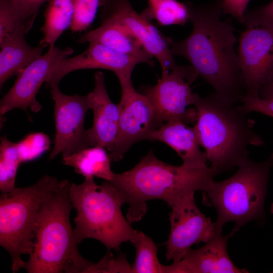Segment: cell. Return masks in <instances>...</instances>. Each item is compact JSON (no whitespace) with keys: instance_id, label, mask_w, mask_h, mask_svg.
Segmentation results:
<instances>
[{"instance_id":"9","label":"cell","mask_w":273,"mask_h":273,"mask_svg":"<svg viewBox=\"0 0 273 273\" xmlns=\"http://www.w3.org/2000/svg\"><path fill=\"white\" fill-rule=\"evenodd\" d=\"M194 194H188L171 207L170 232L165 245L166 259L173 262L179 261L192 245L205 243L222 233V227L198 208Z\"/></svg>"},{"instance_id":"21","label":"cell","mask_w":273,"mask_h":273,"mask_svg":"<svg viewBox=\"0 0 273 273\" xmlns=\"http://www.w3.org/2000/svg\"><path fill=\"white\" fill-rule=\"evenodd\" d=\"M105 149L98 145L89 146L62 157V163L73 167L75 172L85 178L95 177L110 181L115 173L111 170L112 160Z\"/></svg>"},{"instance_id":"14","label":"cell","mask_w":273,"mask_h":273,"mask_svg":"<svg viewBox=\"0 0 273 273\" xmlns=\"http://www.w3.org/2000/svg\"><path fill=\"white\" fill-rule=\"evenodd\" d=\"M73 52L70 47L49 48L46 54L19 72L13 85L1 101V116L15 108L26 112L28 109L35 113L39 111L42 106L36 95L40 87L47 82L56 65Z\"/></svg>"},{"instance_id":"34","label":"cell","mask_w":273,"mask_h":273,"mask_svg":"<svg viewBox=\"0 0 273 273\" xmlns=\"http://www.w3.org/2000/svg\"><path fill=\"white\" fill-rule=\"evenodd\" d=\"M259 95L262 99H273V76L261 87Z\"/></svg>"},{"instance_id":"17","label":"cell","mask_w":273,"mask_h":273,"mask_svg":"<svg viewBox=\"0 0 273 273\" xmlns=\"http://www.w3.org/2000/svg\"><path fill=\"white\" fill-rule=\"evenodd\" d=\"M87 95L94 116L93 125L87 130L90 146H101L110 152L118 133L120 108L109 97L102 72L95 74L94 89Z\"/></svg>"},{"instance_id":"18","label":"cell","mask_w":273,"mask_h":273,"mask_svg":"<svg viewBox=\"0 0 273 273\" xmlns=\"http://www.w3.org/2000/svg\"><path fill=\"white\" fill-rule=\"evenodd\" d=\"M159 141L174 149L183 164L194 167L207 166L205 152L200 149V143L194 126L190 127L181 121L163 123L151 133L149 141Z\"/></svg>"},{"instance_id":"3","label":"cell","mask_w":273,"mask_h":273,"mask_svg":"<svg viewBox=\"0 0 273 273\" xmlns=\"http://www.w3.org/2000/svg\"><path fill=\"white\" fill-rule=\"evenodd\" d=\"M194 127L211 166L220 173L248 158L250 145L264 144L254 131L255 122L230 99L214 92L200 96L194 105Z\"/></svg>"},{"instance_id":"11","label":"cell","mask_w":273,"mask_h":273,"mask_svg":"<svg viewBox=\"0 0 273 273\" xmlns=\"http://www.w3.org/2000/svg\"><path fill=\"white\" fill-rule=\"evenodd\" d=\"M50 89L54 102L55 126L54 147L49 157L52 160L59 154L66 157L90 146L84 127L90 105L87 95H66L58 85Z\"/></svg>"},{"instance_id":"19","label":"cell","mask_w":273,"mask_h":273,"mask_svg":"<svg viewBox=\"0 0 273 273\" xmlns=\"http://www.w3.org/2000/svg\"><path fill=\"white\" fill-rule=\"evenodd\" d=\"M29 31L22 24L0 43V87L15 74L25 68L42 55L43 48L29 46L25 38Z\"/></svg>"},{"instance_id":"1","label":"cell","mask_w":273,"mask_h":273,"mask_svg":"<svg viewBox=\"0 0 273 273\" xmlns=\"http://www.w3.org/2000/svg\"><path fill=\"white\" fill-rule=\"evenodd\" d=\"M186 4L192 31L185 39L173 41V54L188 60L215 93L240 104L246 91L234 49V27L230 20L221 19L222 0Z\"/></svg>"},{"instance_id":"6","label":"cell","mask_w":273,"mask_h":273,"mask_svg":"<svg viewBox=\"0 0 273 273\" xmlns=\"http://www.w3.org/2000/svg\"><path fill=\"white\" fill-rule=\"evenodd\" d=\"M273 153L265 161L254 162L248 158L240 163L236 173L222 181L210 183L202 191V203L214 207L217 212L216 222L221 227L235 223L236 231L249 222L264 214V203Z\"/></svg>"},{"instance_id":"25","label":"cell","mask_w":273,"mask_h":273,"mask_svg":"<svg viewBox=\"0 0 273 273\" xmlns=\"http://www.w3.org/2000/svg\"><path fill=\"white\" fill-rule=\"evenodd\" d=\"M16 143L5 136L1 138L0 144V191L9 192L15 187L17 171L21 163Z\"/></svg>"},{"instance_id":"29","label":"cell","mask_w":273,"mask_h":273,"mask_svg":"<svg viewBox=\"0 0 273 273\" xmlns=\"http://www.w3.org/2000/svg\"><path fill=\"white\" fill-rule=\"evenodd\" d=\"M128 272L131 273V266L126 255L120 253L115 258L111 251H107L105 255L98 262L93 263L84 273Z\"/></svg>"},{"instance_id":"16","label":"cell","mask_w":273,"mask_h":273,"mask_svg":"<svg viewBox=\"0 0 273 273\" xmlns=\"http://www.w3.org/2000/svg\"><path fill=\"white\" fill-rule=\"evenodd\" d=\"M236 231L219 233L201 247L190 249L177 262L163 266V273H246L234 265L228 251V242Z\"/></svg>"},{"instance_id":"33","label":"cell","mask_w":273,"mask_h":273,"mask_svg":"<svg viewBox=\"0 0 273 273\" xmlns=\"http://www.w3.org/2000/svg\"><path fill=\"white\" fill-rule=\"evenodd\" d=\"M250 0H222V10L242 23L246 7Z\"/></svg>"},{"instance_id":"36","label":"cell","mask_w":273,"mask_h":273,"mask_svg":"<svg viewBox=\"0 0 273 273\" xmlns=\"http://www.w3.org/2000/svg\"><path fill=\"white\" fill-rule=\"evenodd\" d=\"M159 1V0H148V1Z\"/></svg>"},{"instance_id":"35","label":"cell","mask_w":273,"mask_h":273,"mask_svg":"<svg viewBox=\"0 0 273 273\" xmlns=\"http://www.w3.org/2000/svg\"><path fill=\"white\" fill-rule=\"evenodd\" d=\"M271 212L272 213H273V203L271 204Z\"/></svg>"},{"instance_id":"24","label":"cell","mask_w":273,"mask_h":273,"mask_svg":"<svg viewBox=\"0 0 273 273\" xmlns=\"http://www.w3.org/2000/svg\"><path fill=\"white\" fill-rule=\"evenodd\" d=\"M136 251L131 273H163V266L157 257V247L152 239L139 231L132 242Z\"/></svg>"},{"instance_id":"13","label":"cell","mask_w":273,"mask_h":273,"mask_svg":"<svg viewBox=\"0 0 273 273\" xmlns=\"http://www.w3.org/2000/svg\"><path fill=\"white\" fill-rule=\"evenodd\" d=\"M152 58L144 49L137 54H128L100 43H89L88 48L81 54L60 60L56 65L46 83L50 88L58 85L66 75L74 71L85 69L112 71L121 82L131 80L135 67L140 63H152Z\"/></svg>"},{"instance_id":"22","label":"cell","mask_w":273,"mask_h":273,"mask_svg":"<svg viewBox=\"0 0 273 273\" xmlns=\"http://www.w3.org/2000/svg\"><path fill=\"white\" fill-rule=\"evenodd\" d=\"M75 0H49L45 22L41 30L44 34L39 46L52 48L64 31L70 27L73 15Z\"/></svg>"},{"instance_id":"27","label":"cell","mask_w":273,"mask_h":273,"mask_svg":"<svg viewBox=\"0 0 273 273\" xmlns=\"http://www.w3.org/2000/svg\"><path fill=\"white\" fill-rule=\"evenodd\" d=\"M50 143L49 138L41 132L30 134L16 143L21 162L39 157L49 149Z\"/></svg>"},{"instance_id":"10","label":"cell","mask_w":273,"mask_h":273,"mask_svg":"<svg viewBox=\"0 0 273 273\" xmlns=\"http://www.w3.org/2000/svg\"><path fill=\"white\" fill-rule=\"evenodd\" d=\"M121 96L118 105V133L109 155L113 161H120L138 141L149 140L159 127L154 108L147 97L134 88L132 80L120 82Z\"/></svg>"},{"instance_id":"8","label":"cell","mask_w":273,"mask_h":273,"mask_svg":"<svg viewBox=\"0 0 273 273\" xmlns=\"http://www.w3.org/2000/svg\"><path fill=\"white\" fill-rule=\"evenodd\" d=\"M197 77L191 65H176L169 73L161 75L155 85L143 88L142 93L153 105L159 127L172 121L195 123V109L189 107L194 106L200 97L190 87Z\"/></svg>"},{"instance_id":"23","label":"cell","mask_w":273,"mask_h":273,"mask_svg":"<svg viewBox=\"0 0 273 273\" xmlns=\"http://www.w3.org/2000/svg\"><path fill=\"white\" fill-rule=\"evenodd\" d=\"M142 13L149 20H156L162 26L183 25L189 20L186 3L177 0L148 1Z\"/></svg>"},{"instance_id":"26","label":"cell","mask_w":273,"mask_h":273,"mask_svg":"<svg viewBox=\"0 0 273 273\" xmlns=\"http://www.w3.org/2000/svg\"><path fill=\"white\" fill-rule=\"evenodd\" d=\"M100 5V0H75L71 30L78 32L86 30L94 21Z\"/></svg>"},{"instance_id":"4","label":"cell","mask_w":273,"mask_h":273,"mask_svg":"<svg viewBox=\"0 0 273 273\" xmlns=\"http://www.w3.org/2000/svg\"><path fill=\"white\" fill-rule=\"evenodd\" d=\"M71 183L58 180L43 198L33 249L24 268L28 273H84L93 263L79 253L70 222Z\"/></svg>"},{"instance_id":"5","label":"cell","mask_w":273,"mask_h":273,"mask_svg":"<svg viewBox=\"0 0 273 273\" xmlns=\"http://www.w3.org/2000/svg\"><path fill=\"white\" fill-rule=\"evenodd\" d=\"M69 195L77 212L73 231L77 244L92 238L103 244L108 251L120 252L122 243H132L138 231L123 215V197L110 182L98 185L94 178H85L81 184L71 183Z\"/></svg>"},{"instance_id":"28","label":"cell","mask_w":273,"mask_h":273,"mask_svg":"<svg viewBox=\"0 0 273 273\" xmlns=\"http://www.w3.org/2000/svg\"><path fill=\"white\" fill-rule=\"evenodd\" d=\"M19 25H25L29 31L32 27L37 13L41 6L49 0H4Z\"/></svg>"},{"instance_id":"12","label":"cell","mask_w":273,"mask_h":273,"mask_svg":"<svg viewBox=\"0 0 273 273\" xmlns=\"http://www.w3.org/2000/svg\"><path fill=\"white\" fill-rule=\"evenodd\" d=\"M100 19H109L126 27L143 48L159 61L162 75L177 65L171 51L173 40L162 33L142 13H138L129 0H100Z\"/></svg>"},{"instance_id":"7","label":"cell","mask_w":273,"mask_h":273,"mask_svg":"<svg viewBox=\"0 0 273 273\" xmlns=\"http://www.w3.org/2000/svg\"><path fill=\"white\" fill-rule=\"evenodd\" d=\"M58 180L45 175L32 185L15 187L1 195L0 245L11 257L13 273L24 268L21 256L33 251L41 204Z\"/></svg>"},{"instance_id":"2","label":"cell","mask_w":273,"mask_h":273,"mask_svg":"<svg viewBox=\"0 0 273 273\" xmlns=\"http://www.w3.org/2000/svg\"><path fill=\"white\" fill-rule=\"evenodd\" d=\"M219 173L211 166L198 167L167 164L150 150L134 167L124 172L115 173L109 182L129 205L126 219L132 223L140 221L145 214L148 201L162 200L171 207L188 194L206 190Z\"/></svg>"},{"instance_id":"20","label":"cell","mask_w":273,"mask_h":273,"mask_svg":"<svg viewBox=\"0 0 273 273\" xmlns=\"http://www.w3.org/2000/svg\"><path fill=\"white\" fill-rule=\"evenodd\" d=\"M100 20V26L82 35L78 43H98L128 54L144 50L136 37L124 26L112 20Z\"/></svg>"},{"instance_id":"30","label":"cell","mask_w":273,"mask_h":273,"mask_svg":"<svg viewBox=\"0 0 273 273\" xmlns=\"http://www.w3.org/2000/svg\"><path fill=\"white\" fill-rule=\"evenodd\" d=\"M242 24L247 28L262 26L273 29V0L265 5L246 11Z\"/></svg>"},{"instance_id":"31","label":"cell","mask_w":273,"mask_h":273,"mask_svg":"<svg viewBox=\"0 0 273 273\" xmlns=\"http://www.w3.org/2000/svg\"><path fill=\"white\" fill-rule=\"evenodd\" d=\"M240 105L248 114L256 112L273 117V99H262L259 95H245L241 99Z\"/></svg>"},{"instance_id":"32","label":"cell","mask_w":273,"mask_h":273,"mask_svg":"<svg viewBox=\"0 0 273 273\" xmlns=\"http://www.w3.org/2000/svg\"><path fill=\"white\" fill-rule=\"evenodd\" d=\"M18 25L7 3L4 0H0V43Z\"/></svg>"},{"instance_id":"15","label":"cell","mask_w":273,"mask_h":273,"mask_svg":"<svg viewBox=\"0 0 273 273\" xmlns=\"http://www.w3.org/2000/svg\"><path fill=\"white\" fill-rule=\"evenodd\" d=\"M245 95L258 96L273 76V29L247 28L241 35L238 51Z\"/></svg>"}]
</instances>
